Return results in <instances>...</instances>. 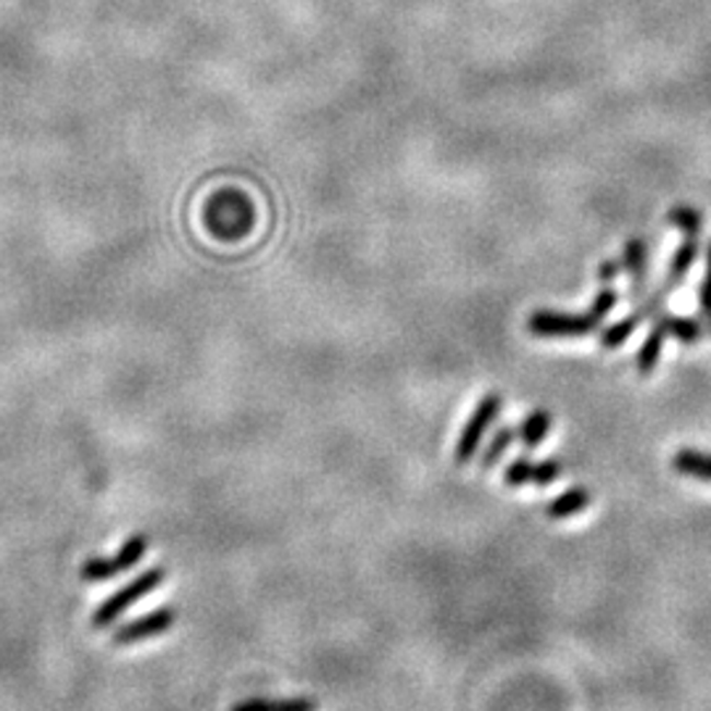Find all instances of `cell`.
<instances>
[{"mask_svg": "<svg viewBox=\"0 0 711 711\" xmlns=\"http://www.w3.org/2000/svg\"><path fill=\"white\" fill-rule=\"evenodd\" d=\"M593 503V496L587 488H569L561 496H556L551 503L546 506V516L553 522L569 520V516H578L580 512H585L587 506Z\"/></svg>", "mask_w": 711, "mask_h": 711, "instance_id": "obj_9", "label": "cell"}, {"mask_svg": "<svg viewBox=\"0 0 711 711\" xmlns=\"http://www.w3.org/2000/svg\"><path fill=\"white\" fill-rule=\"evenodd\" d=\"M622 269L630 275V299L638 301L645 293V277H649V243L643 237H630L622 254Z\"/></svg>", "mask_w": 711, "mask_h": 711, "instance_id": "obj_8", "label": "cell"}, {"mask_svg": "<svg viewBox=\"0 0 711 711\" xmlns=\"http://www.w3.org/2000/svg\"><path fill=\"white\" fill-rule=\"evenodd\" d=\"M230 711H319L314 698H245Z\"/></svg>", "mask_w": 711, "mask_h": 711, "instance_id": "obj_10", "label": "cell"}, {"mask_svg": "<svg viewBox=\"0 0 711 711\" xmlns=\"http://www.w3.org/2000/svg\"><path fill=\"white\" fill-rule=\"evenodd\" d=\"M696 258H698V237H685L683 245L675 250V256H672L669 261L667 280H664V290H667V293L680 288L685 277H688L690 267L696 264Z\"/></svg>", "mask_w": 711, "mask_h": 711, "instance_id": "obj_12", "label": "cell"}, {"mask_svg": "<svg viewBox=\"0 0 711 711\" xmlns=\"http://www.w3.org/2000/svg\"><path fill=\"white\" fill-rule=\"evenodd\" d=\"M656 319L662 322V327L667 329V335H672L675 340H680L683 346H693V342L701 340L703 333H707V327H703L701 322L688 319V316H675V314L658 312Z\"/></svg>", "mask_w": 711, "mask_h": 711, "instance_id": "obj_15", "label": "cell"}, {"mask_svg": "<svg viewBox=\"0 0 711 711\" xmlns=\"http://www.w3.org/2000/svg\"><path fill=\"white\" fill-rule=\"evenodd\" d=\"M564 464L559 458H546V462H533V458H514L503 471V482L512 488H522V485H551L561 477Z\"/></svg>", "mask_w": 711, "mask_h": 711, "instance_id": "obj_7", "label": "cell"}, {"mask_svg": "<svg viewBox=\"0 0 711 711\" xmlns=\"http://www.w3.org/2000/svg\"><path fill=\"white\" fill-rule=\"evenodd\" d=\"M553 427V417L546 409H535L522 419V424L516 427V441H520L525 448H535L548 438Z\"/></svg>", "mask_w": 711, "mask_h": 711, "instance_id": "obj_13", "label": "cell"}, {"mask_svg": "<svg viewBox=\"0 0 711 711\" xmlns=\"http://www.w3.org/2000/svg\"><path fill=\"white\" fill-rule=\"evenodd\" d=\"M516 441V427H503L493 435V441L485 445V451L480 454V469H493L503 456H506L509 445Z\"/></svg>", "mask_w": 711, "mask_h": 711, "instance_id": "obj_16", "label": "cell"}, {"mask_svg": "<svg viewBox=\"0 0 711 711\" xmlns=\"http://www.w3.org/2000/svg\"><path fill=\"white\" fill-rule=\"evenodd\" d=\"M698 301H701V314H703V319H707V329L711 333V243L707 250V275H703Z\"/></svg>", "mask_w": 711, "mask_h": 711, "instance_id": "obj_18", "label": "cell"}, {"mask_svg": "<svg viewBox=\"0 0 711 711\" xmlns=\"http://www.w3.org/2000/svg\"><path fill=\"white\" fill-rule=\"evenodd\" d=\"M617 290L604 288L585 314H564L551 312V308H538V312L529 314L527 329L535 338H583V335L596 333L601 322L611 314V308L617 306Z\"/></svg>", "mask_w": 711, "mask_h": 711, "instance_id": "obj_1", "label": "cell"}, {"mask_svg": "<svg viewBox=\"0 0 711 711\" xmlns=\"http://www.w3.org/2000/svg\"><path fill=\"white\" fill-rule=\"evenodd\" d=\"M619 271H622V261H604L598 267V282L611 284L614 277H617Z\"/></svg>", "mask_w": 711, "mask_h": 711, "instance_id": "obj_19", "label": "cell"}, {"mask_svg": "<svg viewBox=\"0 0 711 711\" xmlns=\"http://www.w3.org/2000/svg\"><path fill=\"white\" fill-rule=\"evenodd\" d=\"M667 295H669L667 290L662 288L658 293L649 295V299L640 303L636 312H630L625 319H619L617 325L604 327V333H601V348H604V351H614V348L622 346V342L630 338V335L636 333V329L643 325L645 319H651V316H656L658 312H662L664 299H667Z\"/></svg>", "mask_w": 711, "mask_h": 711, "instance_id": "obj_5", "label": "cell"}, {"mask_svg": "<svg viewBox=\"0 0 711 711\" xmlns=\"http://www.w3.org/2000/svg\"><path fill=\"white\" fill-rule=\"evenodd\" d=\"M501 409H503V398L498 396V393H488V396L480 398V404H477V409L471 411L467 424H464L462 432H458V441L454 448V462L458 467H464V464H469L471 458L480 454V443L485 432L490 430V424L496 422Z\"/></svg>", "mask_w": 711, "mask_h": 711, "instance_id": "obj_3", "label": "cell"}, {"mask_svg": "<svg viewBox=\"0 0 711 711\" xmlns=\"http://www.w3.org/2000/svg\"><path fill=\"white\" fill-rule=\"evenodd\" d=\"M664 338H667V329H664V327H662V322L656 319V322H654V327H651L649 338H645V340H643V346H640L638 359H636L638 372L643 374V377H649V374L656 370L658 359H662Z\"/></svg>", "mask_w": 711, "mask_h": 711, "instance_id": "obj_14", "label": "cell"}, {"mask_svg": "<svg viewBox=\"0 0 711 711\" xmlns=\"http://www.w3.org/2000/svg\"><path fill=\"white\" fill-rule=\"evenodd\" d=\"M164 578H166L164 567H153V569H148V572H142L140 578H135L132 583H127L121 591H116L114 596H108L93 614L95 630H103V627L116 622V619H119L121 614L129 609V606H135L142 596H148V593L156 591V587L164 583Z\"/></svg>", "mask_w": 711, "mask_h": 711, "instance_id": "obj_2", "label": "cell"}, {"mask_svg": "<svg viewBox=\"0 0 711 711\" xmlns=\"http://www.w3.org/2000/svg\"><path fill=\"white\" fill-rule=\"evenodd\" d=\"M148 546H151L148 535H132V538H127L125 546L119 548V553L93 556V559H88L80 569L82 580H88V583H103V580H112L119 572H127V569H132L142 559Z\"/></svg>", "mask_w": 711, "mask_h": 711, "instance_id": "obj_4", "label": "cell"}, {"mask_svg": "<svg viewBox=\"0 0 711 711\" xmlns=\"http://www.w3.org/2000/svg\"><path fill=\"white\" fill-rule=\"evenodd\" d=\"M174 622H177V611L164 606V609H156L151 614H142V617L132 619V622L121 625L119 630L114 632V645H132L140 643L145 638H156L170 632Z\"/></svg>", "mask_w": 711, "mask_h": 711, "instance_id": "obj_6", "label": "cell"}, {"mask_svg": "<svg viewBox=\"0 0 711 711\" xmlns=\"http://www.w3.org/2000/svg\"><path fill=\"white\" fill-rule=\"evenodd\" d=\"M672 469L677 475L690 477V480L711 482V454H703V451L696 448H680L672 456Z\"/></svg>", "mask_w": 711, "mask_h": 711, "instance_id": "obj_11", "label": "cell"}, {"mask_svg": "<svg viewBox=\"0 0 711 711\" xmlns=\"http://www.w3.org/2000/svg\"><path fill=\"white\" fill-rule=\"evenodd\" d=\"M669 224L680 230L685 237H698L703 230V217L701 211L690 209V206H677L669 211Z\"/></svg>", "mask_w": 711, "mask_h": 711, "instance_id": "obj_17", "label": "cell"}]
</instances>
